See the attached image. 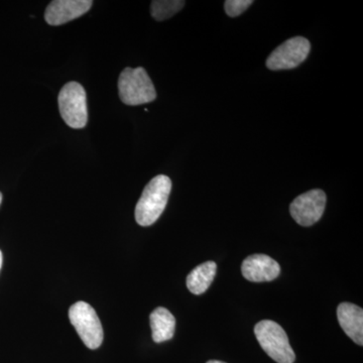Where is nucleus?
Listing matches in <instances>:
<instances>
[{"label": "nucleus", "instance_id": "10", "mask_svg": "<svg viewBox=\"0 0 363 363\" xmlns=\"http://www.w3.org/2000/svg\"><path fill=\"white\" fill-rule=\"evenodd\" d=\"M341 328L358 345H363V310L351 303H341L337 308Z\"/></svg>", "mask_w": 363, "mask_h": 363}, {"label": "nucleus", "instance_id": "8", "mask_svg": "<svg viewBox=\"0 0 363 363\" xmlns=\"http://www.w3.org/2000/svg\"><path fill=\"white\" fill-rule=\"evenodd\" d=\"M91 0H54L48 6L45 20L50 26H61L80 18L92 6Z\"/></svg>", "mask_w": 363, "mask_h": 363}, {"label": "nucleus", "instance_id": "1", "mask_svg": "<svg viewBox=\"0 0 363 363\" xmlns=\"http://www.w3.org/2000/svg\"><path fill=\"white\" fill-rule=\"evenodd\" d=\"M172 190L169 177H155L145 186L135 207V220L140 226L152 225L160 218L168 204Z\"/></svg>", "mask_w": 363, "mask_h": 363}, {"label": "nucleus", "instance_id": "12", "mask_svg": "<svg viewBox=\"0 0 363 363\" xmlns=\"http://www.w3.org/2000/svg\"><path fill=\"white\" fill-rule=\"evenodd\" d=\"M217 266L214 262H206L193 269L187 277V288L194 295H202L214 281Z\"/></svg>", "mask_w": 363, "mask_h": 363}, {"label": "nucleus", "instance_id": "13", "mask_svg": "<svg viewBox=\"0 0 363 363\" xmlns=\"http://www.w3.org/2000/svg\"><path fill=\"white\" fill-rule=\"evenodd\" d=\"M185 6L181 0H155L150 6V13L155 20L162 21L175 16Z\"/></svg>", "mask_w": 363, "mask_h": 363}, {"label": "nucleus", "instance_id": "11", "mask_svg": "<svg viewBox=\"0 0 363 363\" xmlns=\"http://www.w3.org/2000/svg\"><path fill=\"white\" fill-rule=\"evenodd\" d=\"M152 340L156 343L164 342L173 338L175 334L176 319L166 308L159 307L150 316Z\"/></svg>", "mask_w": 363, "mask_h": 363}, {"label": "nucleus", "instance_id": "3", "mask_svg": "<svg viewBox=\"0 0 363 363\" xmlns=\"http://www.w3.org/2000/svg\"><path fill=\"white\" fill-rule=\"evenodd\" d=\"M255 334L260 347L278 363H294L296 355L281 325L272 320H262L255 327Z\"/></svg>", "mask_w": 363, "mask_h": 363}, {"label": "nucleus", "instance_id": "4", "mask_svg": "<svg viewBox=\"0 0 363 363\" xmlns=\"http://www.w3.org/2000/svg\"><path fill=\"white\" fill-rule=\"evenodd\" d=\"M60 113L72 128H85L88 121L87 98L84 87L77 82H69L60 91Z\"/></svg>", "mask_w": 363, "mask_h": 363}, {"label": "nucleus", "instance_id": "5", "mask_svg": "<svg viewBox=\"0 0 363 363\" xmlns=\"http://www.w3.org/2000/svg\"><path fill=\"white\" fill-rule=\"evenodd\" d=\"M69 318L81 340L90 350H97L104 342V329L94 308L85 302H77L69 310Z\"/></svg>", "mask_w": 363, "mask_h": 363}, {"label": "nucleus", "instance_id": "15", "mask_svg": "<svg viewBox=\"0 0 363 363\" xmlns=\"http://www.w3.org/2000/svg\"><path fill=\"white\" fill-rule=\"evenodd\" d=\"M2 262H4V257H2V252L1 250H0V269H1L2 267Z\"/></svg>", "mask_w": 363, "mask_h": 363}, {"label": "nucleus", "instance_id": "9", "mask_svg": "<svg viewBox=\"0 0 363 363\" xmlns=\"http://www.w3.org/2000/svg\"><path fill=\"white\" fill-rule=\"evenodd\" d=\"M241 272L247 281L262 283L278 278L281 274V267L269 255H252L243 260Z\"/></svg>", "mask_w": 363, "mask_h": 363}, {"label": "nucleus", "instance_id": "17", "mask_svg": "<svg viewBox=\"0 0 363 363\" xmlns=\"http://www.w3.org/2000/svg\"><path fill=\"white\" fill-rule=\"evenodd\" d=\"M1 202H2V194H1V193H0V205H1Z\"/></svg>", "mask_w": 363, "mask_h": 363}, {"label": "nucleus", "instance_id": "6", "mask_svg": "<svg viewBox=\"0 0 363 363\" xmlns=\"http://www.w3.org/2000/svg\"><path fill=\"white\" fill-rule=\"evenodd\" d=\"M311 50L309 40L295 37L286 40L269 55L267 67L272 71L290 70L300 66Z\"/></svg>", "mask_w": 363, "mask_h": 363}, {"label": "nucleus", "instance_id": "14", "mask_svg": "<svg viewBox=\"0 0 363 363\" xmlns=\"http://www.w3.org/2000/svg\"><path fill=\"white\" fill-rule=\"evenodd\" d=\"M252 4V0H227L224 2V9H225L227 16L230 18H236L245 13Z\"/></svg>", "mask_w": 363, "mask_h": 363}, {"label": "nucleus", "instance_id": "2", "mask_svg": "<svg viewBox=\"0 0 363 363\" xmlns=\"http://www.w3.org/2000/svg\"><path fill=\"white\" fill-rule=\"evenodd\" d=\"M118 91L121 101L130 106L150 104L157 98L154 83L142 67L125 68L121 72Z\"/></svg>", "mask_w": 363, "mask_h": 363}, {"label": "nucleus", "instance_id": "16", "mask_svg": "<svg viewBox=\"0 0 363 363\" xmlns=\"http://www.w3.org/2000/svg\"><path fill=\"white\" fill-rule=\"evenodd\" d=\"M207 363H226L223 362H219V360H209Z\"/></svg>", "mask_w": 363, "mask_h": 363}, {"label": "nucleus", "instance_id": "7", "mask_svg": "<svg viewBox=\"0 0 363 363\" xmlns=\"http://www.w3.org/2000/svg\"><path fill=\"white\" fill-rule=\"evenodd\" d=\"M326 194L320 189L298 196L290 206L294 220L301 226L314 225L321 219L326 206Z\"/></svg>", "mask_w": 363, "mask_h": 363}]
</instances>
